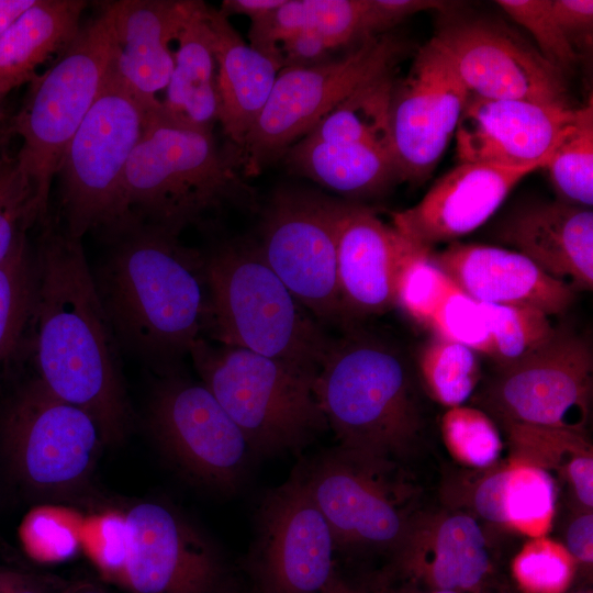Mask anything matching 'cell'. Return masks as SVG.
Wrapping results in <instances>:
<instances>
[{
    "mask_svg": "<svg viewBox=\"0 0 593 593\" xmlns=\"http://www.w3.org/2000/svg\"><path fill=\"white\" fill-rule=\"evenodd\" d=\"M429 42L472 94L572 108L563 72L504 25L486 20L449 22Z\"/></svg>",
    "mask_w": 593,
    "mask_h": 593,
    "instance_id": "cell-16",
    "label": "cell"
},
{
    "mask_svg": "<svg viewBox=\"0 0 593 593\" xmlns=\"http://www.w3.org/2000/svg\"><path fill=\"white\" fill-rule=\"evenodd\" d=\"M206 21L217 66L219 122L239 148L265 109L282 65L247 44L219 9L206 5Z\"/></svg>",
    "mask_w": 593,
    "mask_h": 593,
    "instance_id": "cell-26",
    "label": "cell"
},
{
    "mask_svg": "<svg viewBox=\"0 0 593 593\" xmlns=\"http://www.w3.org/2000/svg\"><path fill=\"white\" fill-rule=\"evenodd\" d=\"M535 168L511 169L460 163L439 178L414 206L392 214L393 228L416 248L463 236L499 209Z\"/></svg>",
    "mask_w": 593,
    "mask_h": 593,
    "instance_id": "cell-21",
    "label": "cell"
},
{
    "mask_svg": "<svg viewBox=\"0 0 593 593\" xmlns=\"http://www.w3.org/2000/svg\"><path fill=\"white\" fill-rule=\"evenodd\" d=\"M427 326L437 337L489 356L491 354L490 331L480 303L459 288L439 306Z\"/></svg>",
    "mask_w": 593,
    "mask_h": 593,
    "instance_id": "cell-44",
    "label": "cell"
},
{
    "mask_svg": "<svg viewBox=\"0 0 593 593\" xmlns=\"http://www.w3.org/2000/svg\"><path fill=\"white\" fill-rule=\"evenodd\" d=\"M393 82L391 70L359 87L306 135L323 142L369 146L393 154L389 121Z\"/></svg>",
    "mask_w": 593,
    "mask_h": 593,
    "instance_id": "cell-32",
    "label": "cell"
},
{
    "mask_svg": "<svg viewBox=\"0 0 593 593\" xmlns=\"http://www.w3.org/2000/svg\"><path fill=\"white\" fill-rule=\"evenodd\" d=\"M284 156L298 174L346 197L376 195L399 180L393 154L374 147L305 135Z\"/></svg>",
    "mask_w": 593,
    "mask_h": 593,
    "instance_id": "cell-30",
    "label": "cell"
},
{
    "mask_svg": "<svg viewBox=\"0 0 593 593\" xmlns=\"http://www.w3.org/2000/svg\"><path fill=\"white\" fill-rule=\"evenodd\" d=\"M37 292L31 353L37 378L88 413L104 445L134 425L122 350L97 293L82 239L49 216L36 249Z\"/></svg>",
    "mask_w": 593,
    "mask_h": 593,
    "instance_id": "cell-1",
    "label": "cell"
},
{
    "mask_svg": "<svg viewBox=\"0 0 593 593\" xmlns=\"http://www.w3.org/2000/svg\"><path fill=\"white\" fill-rule=\"evenodd\" d=\"M433 259L462 292L480 303L530 307L550 315L564 312L574 298L568 284L514 250L454 244Z\"/></svg>",
    "mask_w": 593,
    "mask_h": 593,
    "instance_id": "cell-23",
    "label": "cell"
},
{
    "mask_svg": "<svg viewBox=\"0 0 593 593\" xmlns=\"http://www.w3.org/2000/svg\"><path fill=\"white\" fill-rule=\"evenodd\" d=\"M189 356L254 456L300 450L328 428L315 392L317 373L203 337Z\"/></svg>",
    "mask_w": 593,
    "mask_h": 593,
    "instance_id": "cell-6",
    "label": "cell"
},
{
    "mask_svg": "<svg viewBox=\"0 0 593 593\" xmlns=\"http://www.w3.org/2000/svg\"><path fill=\"white\" fill-rule=\"evenodd\" d=\"M338 200L282 188L261 221L258 247L295 299L321 323H343L336 270Z\"/></svg>",
    "mask_w": 593,
    "mask_h": 593,
    "instance_id": "cell-13",
    "label": "cell"
},
{
    "mask_svg": "<svg viewBox=\"0 0 593 593\" xmlns=\"http://www.w3.org/2000/svg\"><path fill=\"white\" fill-rule=\"evenodd\" d=\"M150 109L109 70L57 172L64 228L70 236L103 235L128 221L124 176Z\"/></svg>",
    "mask_w": 593,
    "mask_h": 593,
    "instance_id": "cell-8",
    "label": "cell"
},
{
    "mask_svg": "<svg viewBox=\"0 0 593 593\" xmlns=\"http://www.w3.org/2000/svg\"><path fill=\"white\" fill-rule=\"evenodd\" d=\"M36 292L35 250L24 234L0 262V368L31 350Z\"/></svg>",
    "mask_w": 593,
    "mask_h": 593,
    "instance_id": "cell-33",
    "label": "cell"
},
{
    "mask_svg": "<svg viewBox=\"0 0 593 593\" xmlns=\"http://www.w3.org/2000/svg\"><path fill=\"white\" fill-rule=\"evenodd\" d=\"M128 548L126 514L108 510L83 518L81 550L101 575L120 584Z\"/></svg>",
    "mask_w": 593,
    "mask_h": 593,
    "instance_id": "cell-41",
    "label": "cell"
},
{
    "mask_svg": "<svg viewBox=\"0 0 593 593\" xmlns=\"http://www.w3.org/2000/svg\"><path fill=\"white\" fill-rule=\"evenodd\" d=\"M231 593H235V592L232 591ZM250 593H251V592H250Z\"/></svg>",
    "mask_w": 593,
    "mask_h": 593,
    "instance_id": "cell-59",
    "label": "cell"
},
{
    "mask_svg": "<svg viewBox=\"0 0 593 593\" xmlns=\"http://www.w3.org/2000/svg\"><path fill=\"white\" fill-rule=\"evenodd\" d=\"M322 593H365L345 580L336 570L334 577Z\"/></svg>",
    "mask_w": 593,
    "mask_h": 593,
    "instance_id": "cell-52",
    "label": "cell"
},
{
    "mask_svg": "<svg viewBox=\"0 0 593 593\" xmlns=\"http://www.w3.org/2000/svg\"><path fill=\"white\" fill-rule=\"evenodd\" d=\"M502 242L571 289L593 286V212L564 201L535 203L501 225Z\"/></svg>",
    "mask_w": 593,
    "mask_h": 593,
    "instance_id": "cell-24",
    "label": "cell"
},
{
    "mask_svg": "<svg viewBox=\"0 0 593 593\" xmlns=\"http://www.w3.org/2000/svg\"><path fill=\"white\" fill-rule=\"evenodd\" d=\"M159 373L146 422L161 450L194 481L222 493L238 489L254 456L211 391L177 368Z\"/></svg>",
    "mask_w": 593,
    "mask_h": 593,
    "instance_id": "cell-11",
    "label": "cell"
},
{
    "mask_svg": "<svg viewBox=\"0 0 593 593\" xmlns=\"http://www.w3.org/2000/svg\"><path fill=\"white\" fill-rule=\"evenodd\" d=\"M550 5L556 21L574 49L583 44L588 46L592 38L593 1L550 0Z\"/></svg>",
    "mask_w": 593,
    "mask_h": 593,
    "instance_id": "cell-48",
    "label": "cell"
},
{
    "mask_svg": "<svg viewBox=\"0 0 593 593\" xmlns=\"http://www.w3.org/2000/svg\"><path fill=\"white\" fill-rule=\"evenodd\" d=\"M495 3L533 36L540 54L562 72L578 61V52L556 21L550 0H499Z\"/></svg>",
    "mask_w": 593,
    "mask_h": 593,
    "instance_id": "cell-42",
    "label": "cell"
},
{
    "mask_svg": "<svg viewBox=\"0 0 593 593\" xmlns=\"http://www.w3.org/2000/svg\"><path fill=\"white\" fill-rule=\"evenodd\" d=\"M87 4L36 0L0 37V102L12 89L32 81L36 68L52 55L70 45Z\"/></svg>",
    "mask_w": 593,
    "mask_h": 593,
    "instance_id": "cell-29",
    "label": "cell"
},
{
    "mask_svg": "<svg viewBox=\"0 0 593 593\" xmlns=\"http://www.w3.org/2000/svg\"><path fill=\"white\" fill-rule=\"evenodd\" d=\"M65 593H103V592L91 585H82L75 589L66 590Z\"/></svg>",
    "mask_w": 593,
    "mask_h": 593,
    "instance_id": "cell-53",
    "label": "cell"
},
{
    "mask_svg": "<svg viewBox=\"0 0 593 593\" xmlns=\"http://www.w3.org/2000/svg\"><path fill=\"white\" fill-rule=\"evenodd\" d=\"M566 549L580 562L591 564L593 561V515L584 511L568 526Z\"/></svg>",
    "mask_w": 593,
    "mask_h": 593,
    "instance_id": "cell-49",
    "label": "cell"
},
{
    "mask_svg": "<svg viewBox=\"0 0 593 593\" xmlns=\"http://www.w3.org/2000/svg\"><path fill=\"white\" fill-rule=\"evenodd\" d=\"M286 0H224L220 11L226 15H246L250 21L264 16L284 3Z\"/></svg>",
    "mask_w": 593,
    "mask_h": 593,
    "instance_id": "cell-50",
    "label": "cell"
},
{
    "mask_svg": "<svg viewBox=\"0 0 593 593\" xmlns=\"http://www.w3.org/2000/svg\"><path fill=\"white\" fill-rule=\"evenodd\" d=\"M114 36L110 69L147 108H157L174 69L170 42L189 16L194 0L102 2Z\"/></svg>",
    "mask_w": 593,
    "mask_h": 593,
    "instance_id": "cell-22",
    "label": "cell"
},
{
    "mask_svg": "<svg viewBox=\"0 0 593 593\" xmlns=\"http://www.w3.org/2000/svg\"><path fill=\"white\" fill-rule=\"evenodd\" d=\"M573 564L574 559L563 545L542 536L525 544L512 569L527 593H562L571 581Z\"/></svg>",
    "mask_w": 593,
    "mask_h": 593,
    "instance_id": "cell-40",
    "label": "cell"
},
{
    "mask_svg": "<svg viewBox=\"0 0 593 593\" xmlns=\"http://www.w3.org/2000/svg\"><path fill=\"white\" fill-rule=\"evenodd\" d=\"M457 289L434 261L430 250L415 247L400 268L395 304L415 321L428 325L439 306Z\"/></svg>",
    "mask_w": 593,
    "mask_h": 593,
    "instance_id": "cell-38",
    "label": "cell"
},
{
    "mask_svg": "<svg viewBox=\"0 0 593 593\" xmlns=\"http://www.w3.org/2000/svg\"><path fill=\"white\" fill-rule=\"evenodd\" d=\"M83 518L69 507H34L23 517L19 527L22 548L31 559L40 563L69 560L81 549Z\"/></svg>",
    "mask_w": 593,
    "mask_h": 593,
    "instance_id": "cell-37",
    "label": "cell"
},
{
    "mask_svg": "<svg viewBox=\"0 0 593 593\" xmlns=\"http://www.w3.org/2000/svg\"><path fill=\"white\" fill-rule=\"evenodd\" d=\"M315 392L339 447L399 463L421 439L423 416L407 365L376 336L351 331L332 339Z\"/></svg>",
    "mask_w": 593,
    "mask_h": 593,
    "instance_id": "cell-4",
    "label": "cell"
},
{
    "mask_svg": "<svg viewBox=\"0 0 593 593\" xmlns=\"http://www.w3.org/2000/svg\"><path fill=\"white\" fill-rule=\"evenodd\" d=\"M454 4L438 0H367L363 37L382 35L405 19L423 11H448Z\"/></svg>",
    "mask_w": 593,
    "mask_h": 593,
    "instance_id": "cell-46",
    "label": "cell"
},
{
    "mask_svg": "<svg viewBox=\"0 0 593 593\" xmlns=\"http://www.w3.org/2000/svg\"><path fill=\"white\" fill-rule=\"evenodd\" d=\"M440 428L447 449L459 462L485 469L499 459L500 433L482 411L461 405L450 407L441 418Z\"/></svg>",
    "mask_w": 593,
    "mask_h": 593,
    "instance_id": "cell-39",
    "label": "cell"
},
{
    "mask_svg": "<svg viewBox=\"0 0 593 593\" xmlns=\"http://www.w3.org/2000/svg\"><path fill=\"white\" fill-rule=\"evenodd\" d=\"M395 553L434 590H473L490 570L483 530L462 512L414 514Z\"/></svg>",
    "mask_w": 593,
    "mask_h": 593,
    "instance_id": "cell-25",
    "label": "cell"
},
{
    "mask_svg": "<svg viewBox=\"0 0 593 593\" xmlns=\"http://www.w3.org/2000/svg\"><path fill=\"white\" fill-rule=\"evenodd\" d=\"M418 366L432 398L449 407L460 406L468 400L480 379L473 350L441 337L424 346Z\"/></svg>",
    "mask_w": 593,
    "mask_h": 593,
    "instance_id": "cell-35",
    "label": "cell"
},
{
    "mask_svg": "<svg viewBox=\"0 0 593 593\" xmlns=\"http://www.w3.org/2000/svg\"><path fill=\"white\" fill-rule=\"evenodd\" d=\"M562 201L584 208L593 204L592 101L577 109L574 119L555 145L546 165Z\"/></svg>",
    "mask_w": 593,
    "mask_h": 593,
    "instance_id": "cell-34",
    "label": "cell"
},
{
    "mask_svg": "<svg viewBox=\"0 0 593 593\" xmlns=\"http://www.w3.org/2000/svg\"><path fill=\"white\" fill-rule=\"evenodd\" d=\"M309 7L311 30L332 49L365 40L367 0H309Z\"/></svg>",
    "mask_w": 593,
    "mask_h": 593,
    "instance_id": "cell-45",
    "label": "cell"
},
{
    "mask_svg": "<svg viewBox=\"0 0 593 593\" xmlns=\"http://www.w3.org/2000/svg\"><path fill=\"white\" fill-rule=\"evenodd\" d=\"M2 119H3V114H2L1 102H0V124L2 122Z\"/></svg>",
    "mask_w": 593,
    "mask_h": 593,
    "instance_id": "cell-55",
    "label": "cell"
},
{
    "mask_svg": "<svg viewBox=\"0 0 593 593\" xmlns=\"http://www.w3.org/2000/svg\"><path fill=\"white\" fill-rule=\"evenodd\" d=\"M472 504L479 516L532 538L545 536L552 524L556 485L551 473L511 459L475 485Z\"/></svg>",
    "mask_w": 593,
    "mask_h": 593,
    "instance_id": "cell-28",
    "label": "cell"
},
{
    "mask_svg": "<svg viewBox=\"0 0 593 593\" xmlns=\"http://www.w3.org/2000/svg\"><path fill=\"white\" fill-rule=\"evenodd\" d=\"M578 593H591V592H578Z\"/></svg>",
    "mask_w": 593,
    "mask_h": 593,
    "instance_id": "cell-58",
    "label": "cell"
},
{
    "mask_svg": "<svg viewBox=\"0 0 593 593\" xmlns=\"http://www.w3.org/2000/svg\"><path fill=\"white\" fill-rule=\"evenodd\" d=\"M206 3L194 0L178 36L174 69L161 101L164 111L182 123L213 131L219 122L217 66Z\"/></svg>",
    "mask_w": 593,
    "mask_h": 593,
    "instance_id": "cell-27",
    "label": "cell"
},
{
    "mask_svg": "<svg viewBox=\"0 0 593 593\" xmlns=\"http://www.w3.org/2000/svg\"><path fill=\"white\" fill-rule=\"evenodd\" d=\"M0 593H3L2 588H1V584H0Z\"/></svg>",
    "mask_w": 593,
    "mask_h": 593,
    "instance_id": "cell-56",
    "label": "cell"
},
{
    "mask_svg": "<svg viewBox=\"0 0 593 593\" xmlns=\"http://www.w3.org/2000/svg\"><path fill=\"white\" fill-rule=\"evenodd\" d=\"M399 40L379 35L359 42L338 59L306 68H281L267 104L237 149L245 177L284 155L359 87L393 70Z\"/></svg>",
    "mask_w": 593,
    "mask_h": 593,
    "instance_id": "cell-9",
    "label": "cell"
},
{
    "mask_svg": "<svg viewBox=\"0 0 593 593\" xmlns=\"http://www.w3.org/2000/svg\"><path fill=\"white\" fill-rule=\"evenodd\" d=\"M334 538L299 470L262 500L248 567L251 593H322L336 572Z\"/></svg>",
    "mask_w": 593,
    "mask_h": 593,
    "instance_id": "cell-14",
    "label": "cell"
},
{
    "mask_svg": "<svg viewBox=\"0 0 593 593\" xmlns=\"http://www.w3.org/2000/svg\"><path fill=\"white\" fill-rule=\"evenodd\" d=\"M0 436L16 475L48 492L83 482L104 445L92 417L55 395L37 377L4 404Z\"/></svg>",
    "mask_w": 593,
    "mask_h": 593,
    "instance_id": "cell-12",
    "label": "cell"
},
{
    "mask_svg": "<svg viewBox=\"0 0 593 593\" xmlns=\"http://www.w3.org/2000/svg\"><path fill=\"white\" fill-rule=\"evenodd\" d=\"M114 48L111 16L100 13L83 26L55 66L32 80L10 131L22 143L15 160L29 182L44 223L53 180L64 153L97 99L110 70Z\"/></svg>",
    "mask_w": 593,
    "mask_h": 593,
    "instance_id": "cell-7",
    "label": "cell"
},
{
    "mask_svg": "<svg viewBox=\"0 0 593 593\" xmlns=\"http://www.w3.org/2000/svg\"><path fill=\"white\" fill-rule=\"evenodd\" d=\"M36 0H0V37Z\"/></svg>",
    "mask_w": 593,
    "mask_h": 593,
    "instance_id": "cell-51",
    "label": "cell"
},
{
    "mask_svg": "<svg viewBox=\"0 0 593 593\" xmlns=\"http://www.w3.org/2000/svg\"><path fill=\"white\" fill-rule=\"evenodd\" d=\"M40 222L33 191L15 157L0 154V262L26 230Z\"/></svg>",
    "mask_w": 593,
    "mask_h": 593,
    "instance_id": "cell-43",
    "label": "cell"
},
{
    "mask_svg": "<svg viewBox=\"0 0 593 593\" xmlns=\"http://www.w3.org/2000/svg\"><path fill=\"white\" fill-rule=\"evenodd\" d=\"M126 514L128 548L120 584L133 593H231L226 562L186 517L158 502Z\"/></svg>",
    "mask_w": 593,
    "mask_h": 593,
    "instance_id": "cell-17",
    "label": "cell"
},
{
    "mask_svg": "<svg viewBox=\"0 0 593 593\" xmlns=\"http://www.w3.org/2000/svg\"><path fill=\"white\" fill-rule=\"evenodd\" d=\"M506 428L512 459L559 471L584 510L592 508L593 456L583 433L523 424H506Z\"/></svg>",
    "mask_w": 593,
    "mask_h": 593,
    "instance_id": "cell-31",
    "label": "cell"
},
{
    "mask_svg": "<svg viewBox=\"0 0 593 593\" xmlns=\"http://www.w3.org/2000/svg\"><path fill=\"white\" fill-rule=\"evenodd\" d=\"M414 249L367 206L337 202L336 270L344 322L395 304L400 268Z\"/></svg>",
    "mask_w": 593,
    "mask_h": 593,
    "instance_id": "cell-20",
    "label": "cell"
},
{
    "mask_svg": "<svg viewBox=\"0 0 593 593\" xmlns=\"http://www.w3.org/2000/svg\"><path fill=\"white\" fill-rule=\"evenodd\" d=\"M398 465L338 446L299 470L336 551H396L415 514Z\"/></svg>",
    "mask_w": 593,
    "mask_h": 593,
    "instance_id": "cell-10",
    "label": "cell"
},
{
    "mask_svg": "<svg viewBox=\"0 0 593 593\" xmlns=\"http://www.w3.org/2000/svg\"><path fill=\"white\" fill-rule=\"evenodd\" d=\"M103 237L108 248L91 271L122 353L157 372L177 368L204 333V254L134 219Z\"/></svg>",
    "mask_w": 593,
    "mask_h": 593,
    "instance_id": "cell-2",
    "label": "cell"
},
{
    "mask_svg": "<svg viewBox=\"0 0 593 593\" xmlns=\"http://www.w3.org/2000/svg\"><path fill=\"white\" fill-rule=\"evenodd\" d=\"M0 125H1V124H0ZM1 138H2V136H1V131H0V143H1Z\"/></svg>",
    "mask_w": 593,
    "mask_h": 593,
    "instance_id": "cell-57",
    "label": "cell"
},
{
    "mask_svg": "<svg viewBox=\"0 0 593 593\" xmlns=\"http://www.w3.org/2000/svg\"><path fill=\"white\" fill-rule=\"evenodd\" d=\"M204 260V333L220 345L318 372L332 339L269 267L257 243H226Z\"/></svg>",
    "mask_w": 593,
    "mask_h": 593,
    "instance_id": "cell-5",
    "label": "cell"
},
{
    "mask_svg": "<svg viewBox=\"0 0 593 593\" xmlns=\"http://www.w3.org/2000/svg\"><path fill=\"white\" fill-rule=\"evenodd\" d=\"M480 306L490 331V356L502 368L538 349L556 332L548 315L538 310L488 303H480Z\"/></svg>",
    "mask_w": 593,
    "mask_h": 593,
    "instance_id": "cell-36",
    "label": "cell"
},
{
    "mask_svg": "<svg viewBox=\"0 0 593 593\" xmlns=\"http://www.w3.org/2000/svg\"><path fill=\"white\" fill-rule=\"evenodd\" d=\"M593 357L579 336L563 331L502 368L488 402L506 424L583 433L590 412Z\"/></svg>",
    "mask_w": 593,
    "mask_h": 593,
    "instance_id": "cell-15",
    "label": "cell"
},
{
    "mask_svg": "<svg viewBox=\"0 0 593 593\" xmlns=\"http://www.w3.org/2000/svg\"><path fill=\"white\" fill-rule=\"evenodd\" d=\"M282 68H306L329 61L333 51L313 30L301 31L278 45Z\"/></svg>",
    "mask_w": 593,
    "mask_h": 593,
    "instance_id": "cell-47",
    "label": "cell"
},
{
    "mask_svg": "<svg viewBox=\"0 0 593 593\" xmlns=\"http://www.w3.org/2000/svg\"><path fill=\"white\" fill-rule=\"evenodd\" d=\"M470 92L430 42L416 54L405 77L394 80L389 109L399 180L424 181L435 169Z\"/></svg>",
    "mask_w": 593,
    "mask_h": 593,
    "instance_id": "cell-18",
    "label": "cell"
},
{
    "mask_svg": "<svg viewBox=\"0 0 593 593\" xmlns=\"http://www.w3.org/2000/svg\"><path fill=\"white\" fill-rule=\"evenodd\" d=\"M430 593H459L450 590H433Z\"/></svg>",
    "mask_w": 593,
    "mask_h": 593,
    "instance_id": "cell-54",
    "label": "cell"
},
{
    "mask_svg": "<svg viewBox=\"0 0 593 593\" xmlns=\"http://www.w3.org/2000/svg\"><path fill=\"white\" fill-rule=\"evenodd\" d=\"M577 109L470 93L455 135L460 163L544 168Z\"/></svg>",
    "mask_w": 593,
    "mask_h": 593,
    "instance_id": "cell-19",
    "label": "cell"
},
{
    "mask_svg": "<svg viewBox=\"0 0 593 593\" xmlns=\"http://www.w3.org/2000/svg\"><path fill=\"white\" fill-rule=\"evenodd\" d=\"M237 149L219 147L213 131L168 115L163 104L147 112L127 163L123 201L127 220L179 234L227 206L255 210Z\"/></svg>",
    "mask_w": 593,
    "mask_h": 593,
    "instance_id": "cell-3",
    "label": "cell"
}]
</instances>
